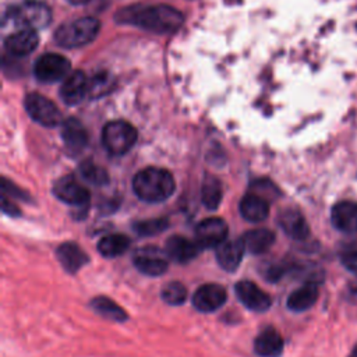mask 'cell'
<instances>
[{"label":"cell","instance_id":"obj_1","mask_svg":"<svg viewBox=\"0 0 357 357\" xmlns=\"http://www.w3.org/2000/svg\"><path fill=\"white\" fill-rule=\"evenodd\" d=\"M117 21L121 24H134L142 29L155 33H172L176 32L183 21V14L166 4H152V6H135L123 8L116 15Z\"/></svg>","mask_w":357,"mask_h":357},{"label":"cell","instance_id":"obj_2","mask_svg":"<svg viewBox=\"0 0 357 357\" xmlns=\"http://www.w3.org/2000/svg\"><path fill=\"white\" fill-rule=\"evenodd\" d=\"M174 187L176 183L172 173L162 167H145L139 170L132 180L135 194L146 202L167 199L173 194Z\"/></svg>","mask_w":357,"mask_h":357},{"label":"cell","instance_id":"obj_3","mask_svg":"<svg viewBox=\"0 0 357 357\" xmlns=\"http://www.w3.org/2000/svg\"><path fill=\"white\" fill-rule=\"evenodd\" d=\"M99 28V20L93 17H82L60 25L54 33V39L63 47H79L91 43L96 38Z\"/></svg>","mask_w":357,"mask_h":357},{"label":"cell","instance_id":"obj_4","mask_svg":"<svg viewBox=\"0 0 357 357\" xmlns=\"http://www.w3.org/2000/svg\"><path fill=\"white\" fill-rule=\"evenodd\" d=\"M7 15L11 22L21 29H40L50 24L52 13L50 8L38 0H25L18 6L8 8Z\"/></svg>","mask_w":357,"mask_h":357},{"label":"cell","instance_id":"obj_5","mask_svg":"<svg viewBox=\"0 0 357 357\" xmlns=\"http://www.w3.org/2000/svg\"><path fill=\"white\" fill-rule=\"evenodd\" d=\"M137 141V130L124 120L109 121L102 131V142L112 155L127 153Z\"/></svg>","mask_w":357,"mask_h":357},{"label":"cell","instance_id":"obj_6","mask_svg":"<svg viewBox=\"0 0 357 357\" xmlns=\"http://www.w3.org/2000/svg\"><path fill=\"white\" fill-rule=\"evenodd\" d=\"M24 105L29 117L40 126L56 127L61 123V113L56 105L40 93L26 95Z\"/></svg>","mask_w":357,"mask_h":357},{"label":"cell","instance_id":"obj_7","mask_svg":"<svg viewBox=\"0 0 357 357\" xmlns=\"http://www.w3.org/2000/svg\"><path fill=\"white\" fill-rule=\"evenodd\" d=\"M70 60L57 53L42 54L33 67L35 77L42 82H56L66 79L70 73Z\"/></svg>","mask_w":357,"mask_h":357},{"label":"cell","instance_id":"obj_8","mask_svg":"<svg viewBox=\"0 0 357 357\" xmlns=\"http://www.w3.org/2000/svg\"><path fill=\"white\" fill-rule=\"evenodd\" d=\"M167 259H169V257L166 255V252L153 245H146V247L138 248L132 257L135 268L139 272L149 275V276L162 275L169 266Z\"/></svg>","mask_w":357,"mask_h":357},{"label":"cell","instance_id":"obj_9","mask_svg":"<svg viewBox=\"0 0 357 357\" xmlns=\"http://www.w3.org/2000/svg\"><path fill=\"white\" fill-rule=\"evenodd\" d=\"M53 192L60 201L68 205L85 206L89 202V191L73 176H64L59 178L54 183Z\"/></svg>","mask_w":357,"mask_h":357},{"label":"cell","instance_id":"obj_10","mask_svg":"<svg viewBox=\"0 0 357 357\" xmlns=\"http://www.w3.org/2000/svg\"><path fill=\"white\" fill-rule=\"evenodd\" d=\"M227 225L220 218H208L195 229V237L199 247H218L227 237Z\"/></svg>","mask_w":357,"mask_h":357},{"label":"cell","instance_id":"obj_11","mask_svg":"<svg viewBox=\"0 0 357 357\" xmlns=\"http://www.w3.org/2000/svg\"><path fill=\"white\" fill-rule=\"evenodd\" d=\"M236 294L247 308L257 312L266 311L272 304L271 296L250 280L238 282L236 284Z\"/></svg>","mask_w":357,"mask_h":357},{"label":"cell","instance_id":"obj_12","mask_svg":"<svg viewBox=\"0 0 357 357\" xmlns=\"http://www.w3.org/2000/svg\"><path fill=\"white\" fill-rule=\"evenodd\" d=\"M227 298L225 287L218 283H206L197 289L192 296V304L198 311L212 312L220 308Z\"/></svg>","mask_w":357,"mask_h":357},{"label":"cell","instance_id":"obj_13","mask_svg":"<svg viewBox=\"0 0 357 357\" xmlns=\"http://www.w3.org/2000/svg\"><path fill=\"white\" fill-rule=\"evenodd\" d=\"M332 225L347 234L357 233V202L340 201L331 211Z\"/></svg>","mask_w":357,"mask_h":357},{"label":"cell","instance_id":"obj_14","mask_svg":"<svg viewBox=\"0 0 357 357\" xmlns=\"http://www.w3.org/2000/svg\"><path fill=\"white\" fill-rule=\"evenodd\" d=\"M39 43V36L35 29H20L8 35L4 40V47L11 56H26L32 53Z\"/></svg>","mask_w":357,"mask_h":357},{"label":"cell","instance_id":"obj_15","mask_svg":"<svg viewBox=\"0 0 357 357\" xmlns=\"http://www.w3.org/2000/svg\"><path fill=\"white\" fill-rule=\"evenodd\" d=\"M89 81L82 71H73L68 74L60 88V96L67 105L79 103L88 95Z\"/></svg>","mask_w":357,"mask_h":357},{"label":"cell","instance_id":"obj_16","mask_svg":"<svg viewBox=\"0 0 357 357\" xmlns=\"http://www.w3.org/2000/svg\"><path fill=\"white\" fill-rule=\"evenodd\" d=\"M199 244L197 241H191L184 236H172L165 245V252L169 259L185 264L194 259L198 255Z\"/></svg>","mask_w":357,"mask_h":357},{"label":"cell","instance_id":"obj_17","mask_svg":"<svg viewBox=\"0 0 357 357\" xmlns=\"http://www.w3.org/2000/svg\"><path fill=\"white\" fill-rule=\"evenodd\" d=\"M240 213L248 222H261L269 213V201L261 194L250 191L240 202Z\"/></svg>","mask_w":357,"mask_h":357},{"label":"cell","instance_id":"obj_18","mask_svg":"<svg viewBox=\"0 0 357 357\" xmlns=\"http://www.w3.org/2000/svg\"><path fill=\"white\" fill-rule=\"evenodd\" d=\"M279 225L287 236L294 240H305L310 234V227L300 211L289 208L280 212Z\"/></svg>","mask_w":357,"mask_h":357},{"label":"cell","instance_id":"obj_19","mask_svg":"<svg viewBox=\"0 0 357 357\" xmlns=\"http://www.w3.org/2000/svg\"><path fill=\"white\" fill-rule=\"evenodd\" d=\"M254 350L261 357H279L283 351L282 335L273 329H264L254 342Z\"/></svg>","mask_w":357,"mask_h":357},{"label":"cell","instance_id":"obj_20","mask_svg":"<svg viewBox=\"0 0 357 357\" xmlns=\"http://www.w3.org/2000/svg\"><path fill=\"white\" fill-rule=\"evenodd\" d=\"M61 137L64 145L70 152H81L88 144V134L85 127L77 119H67L63 123Z\"/></svg>","mask_w":357,"mask_h":357},{"label":"cell","instance_id":"obj_21","mask_svg":"<svg viewBox=\"0 0 357 357\" xmlns=\"http://www.w3.org/2000/svg\"><path fill=\"white\" fill-rule=\"evenodd\" d=\"M244 247L241 241H227L225 240L222 244L216 247V259L220 268H223L227 272H234L244 254Z\"/></svg>","mask_w":357,"mask_h":357},{"label":"cell","instance_id":"obj_22","mask_svg":"<svg viewBox=\"0 0 357 357\" xmlns=\"http://www.w3.org/2000/svg\"><path fill=\"white\" fill-rule=\"evenodd\" d=\"M318 300V286L314 282H307L301 287L290 293L287 308L294 312H301L311 308Z\"/></svg>","mask_w":357,"mask_h":357},{"label":"cell","instance_id":"obj_23","mask_svg":"<svg viewBox=\"0 0 357 357\" xmlns=\"http://www.w3.org/2000/svg\"><path fill=\"white\" fill-rule=\"evenodd\" d=\"M56 254L61 266L70 273H75L88 262L86 254L74 243L61 244Z\"/></svg>","mask_w":357,"mask_h":357},{"label":"cell","instance_id":"obj_24","mask_svg":"<svg viewBox=\"0 0 357 357\" xmlns=\"http://www.w3.org/2000/svg\"><path fill=\"white\" fill-rule=\"evenodd\" d=\"M240 241L245 251L251 254H262L268 251L275 243V234L268 229H255V230L247 231L240 238Z\"/></svg>","mask_w":357,"mask_h":357},{"label":"cell","instance_id":"obj_25","mask_svg":"<svg viewBox=\"0 0 357 357\" xmlns=\"http://www.w3.org/2000/svg\"><path fill=\"white\" fill-rule=\"evenodd\" d=\"M130 247V238L124 234L114 233L102 237L98 243L99 252L106 258H114L126 252Z\"/></svg>","mask_w":357,"mask_h":357},{"label":"cell","instance_id":"obj_26","mask_svg":"<svg viewBox=\"0 0 357 357\" xmlns=\"http://www.w3.org/2000/svg\"><path fill=\"white\" fill-rule=\"evenodd\" d=\"M91 305L99 315H102L107 319L119 321V322H123V321L127 319L126 311L120 305H117L113 300H110L107 297L99 296V297H96L91 301Z\"/></svg>","mask_w":357,"mask_h":357},{"label":"cell","instance_id":"obj_27","mask_svg":"<svg viewBox=\"0 0 357 357\" xmlns=\"http://www.w3.org/2000/svg\"><path fill=\"white\" fill-rule=\"evenodd\" d=\"M222 199V185L215 177H208L202 184V202L208 209H216Z\"/></svg>","mask_w":357,"mask_h":357},{"label":"cell","instance_id":"obj_28","mask_svg":"<svg viewBox=\"0 0 357 357\" xmlns=\"http://www.w3.org/2000/svg\"><path fill=\"white\" fill-rule=\"evenodd\" d=\"M114 86V78L109 73H99L93 75L89 81L88 95L91 98H100L109 93Z\"/></svg>","mask_w":357,"mask_h":357},{"label":"cell","instance_id":"obj_29","mask_svg":"<svg viewBox=\"0 0 357 357\" xmlns=\"http://www.w3.org/2000/svg\"><path fill=\"white\" fill-rule=\"evenodd\" d=\"M79 172H81V176L91 184H95V185H103L109 181V176L106 173V170L98 165H95L93 162L91 160H86L79 167Z\"/></svg>","mask_w":357,"mask_h":357},{"label":"cell","instance_id":"obj_30","mask_svg":"<svg viewBox=\"0 0 357 357\" xmlns=\"http://www.w3.org/2000/svg\"><path fill=\"white\" fill-rule=\"evenodd\" d=\"M162 298L170 305H180L187 300V289L180 282H170L162 289Z\"/></svg>","mask_w":357,"mask_h":357},{"label":"cell","instance_id":"obj_31","mask_svg":"<svg viewBox=\"0 0 357 357\" xmlns=\"http://www.w3.org/2000/svg\"><path fill=\"white\" fill-rule=\"evenodd\" d=\"M167 225H169V220L166 218H158V219L137 222L134 225V229L141 236H153L163 231L167 227Z\"/></svg>","mask_w":357,"mask_h":357},{"label":"cell","instance_id":"obj_32","mask_svg":"<svg viewBox=\"0 0 357 357\" xmlns=\"http://www.w3.org/2000/svg\"><path fill=\"white\" fill-rule=\"evenodd\" d=\"M340 262L347 271L357 273V245H350L344 248L340 252Z\"/></svg>","mask_w":357,"mask_h":357},{"label":"cell","instance_id":"obj_33","mask_svg":"<svg viewBox=\"0 0 357 357\" xmlns=\"http://www.w3.org/2000/svg\"><path fill=\"white\" fill-rule=\"evenodd\" d=\"M1 211H3L4 213L10 215V216H17V215H20V209H18L11 201H8L6 195L1 197Z\"/></svg>","mask_w":357,"mask_h":357},{"label":"cell","instance_id":"obj_34","mask_svg":"<svg viewBox=\"0 0 357 357\" xmlns=\"http://www.w3.org/2000/svg\"><path fill=\"white\" fill-rule=\"evenodd\" d=\"M349 298L351 301H357V280L353 282L350 286H349V293H347Z\"/></svg>","mask_w":357,"mask_h":357},{"label":"cell","instance_id":"obj_35","mask_svg":"<svg viewBox=\"0 0 357 357\" xmlns=\"http://www.w3.org/2000/svg\"><path fill=\"white\" fill-rule=\"evenodd\" d=\"M349 357H357V344L353 347V350L350 351V354H349Z\"/></svg>","mask_w":357,"mask_h":357},{"label":"cell","instance_id":"obj_36","mask_svg":"<svg viewBox=\"0 0 357 357\" xmlns=\"http://www.w3.org/2000/svg\"><path fill=\"white\" fill-rule=\"evenodd\" d=\"M71 3H74V4H81V3H85V1H88V0H70Z\"/></svg>","mask_w":357,"mask_h":357}]
</instances>
